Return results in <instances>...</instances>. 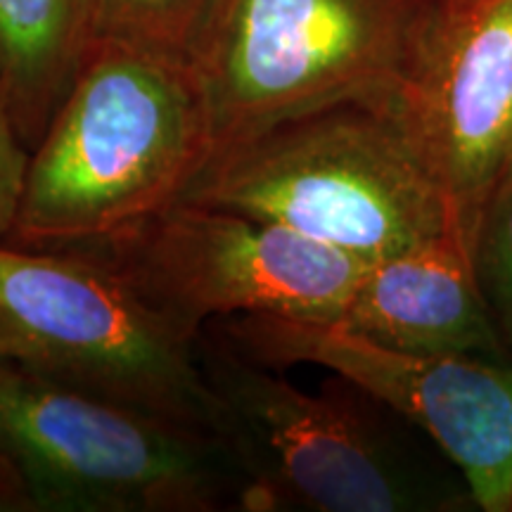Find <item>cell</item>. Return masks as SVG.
Returning a JSON list of instances; mask_svg holds the SVG:
<instances>
[{
	"instance_id": "cell-9",
	"label": "cell",
	"mask_w": 512,
	"mask_h": 512,
	"mask_svg": "<svg viewBox=\"0 0 512 512\" xmlns=\"http://www.w3.org/2000/svg\"><path fill=\"white\" fill-rule=\"evenodd\" d=\"M470 242L512 174V0H444L389 105Z\"/></svg>"
},
{
	"instance_id": "cell-11",
	"label": "cell",
	"mask_w": 512,
	"mask_h": 512,
	"mask_svg": "<svg viewBox=\"0 0 512 512\" xmlns=\"http://www.w3.org/2000/svg\"><path fill=\"white\" fill-rule=\"evenodd\" d=\"M95 41V0H0V86L31 150L46 136Z\"/></svg>"
},
{
	"instance_id": "cell-2",
	"label": "cell",
	"mask_w": 512,
	"mask_h": 512,
	"mask_svg": "<svg viewBox=\"0 0 512 512\" xmlns=\"http://www.w3.org/2000/svg\"><path fill=\"white\" fill-rule=\"evenodd\" d=\"M204 377L216 432L249 486V510L456 512L477 508L465 479L415 451L380 401L339 377L309 394L204 325Z\"/></svg>"
},
{
	"instance_id": "cell-3",
	"label": "cell",
	"mask_w": 512,
	"mask_h": 512,
	"mask_svg": "<svg viewBox=\"0 0 512 512\" xmlns=\"http://www.w3.org/2000/svg\"><path fill=\"white\" fill-rule=\"evenodd\" d=\"M181 200L242 211L366 264L458 228L389 105L344 102L216 152Z\"/></svg>"
},
{
	"instance_id": "cell-1",
	"label": "cell",
	"mask_w": 512,
	"mask_h": 512,
	"mask_svg": "<svg viewBox=\"0 0 512 512\" xmlns=\"http://www.w3.org/2000/svg\"><path fill=\"white\" fill-rule=\"evenodd\" d=\"M214 155L188 60L95 41L31 150L8 245L74 249L114 238L181 200Z\"/></svg>"
},
{
	"instance_id": "cell-4",
	"label": "cell",
	"mask_w": 512,
	"mask_h": 512,
	"mask_svg": "<svg viewBox=\"0 0 512 512\" xmlns=\"http://www.w3.org/2000/svg\"><path fill=\"white\" fill-rule=\"evenodd\" d=\"M441 5L444 0H219L190 57L214 155L325 107L392 105Z\"/></svg>"
},
{
	"instance_id": "cell-6",
	"label": "cell",
	"mask_w": 512,
	"mask_h": 512,
	"mask_svg": "<svg viewBox=\"0 0 512 512\" xmlns=\"http://www.w3.org/2000/svg\"><path fill=\"white\" fill-rule=\"evenodd\" d=\"M197 342L93 256L0 242L3 361L219 437Z\"/></svg>"
},
{
	"instance_id": "cell-15",
	"label": "cell",
	"mask_w": 512,
	"mask_h": 512,
	"mask_svg": "<svg viewBox=\"0 0 512 512\" xmlns=\"http://www.w3.org/2000/svg\"><path fill=\"white\" fill-rule=\"evenodd\" d=\"M0 510H22V501H19V491L15 479L0 463Z\"/></svg>"
},
{
	"instance_id": "cell-13",
	"label": "cell",
	"mask_w": 512,
	"mask_h": 512,
	"mask_svg": "<svg viewBox=\"0 0 512 512\" xmlns=\"http://www.w3.org/2000/svg\"><path fill=\"white\" fill-rule=\"evenodd\" d=\"M470 252L486 309L512 361V174L479 216Z\"/></svg>"
},
{
	"instance_id": "cell-7",
	"label": "cell",
	"mask_w": 512,
	"mask_h": 512,
	"mask_svg": "<svg viewBox=\"0 0 512 512\" xmlns=\"http://www.w3.org/2000/svg\"><path fill=\"white\" fill-rule=\"evenodd\" d=\"M74 249L112 268L190 335L223 316L337 325L368 268L283 223L188 200Z\"/></svg>"
},
{
	"instance_id": "cell-14",
	"label": "cell",
	"mask_w": 512,
	"mask_h": 512,
	"mask_svg": "<svg viewBox=\"0 0 512 512\" xmlns=\"http://www.w3.org/2000/svg\"><path fill=\"white\" fill-rule=\"evenodd\" d=\"M29 159L27 145L19 138L12 119L10 98L0 86V242L8 240L15 228L24 185H27Z\"/></svg>"
},
{
	"instance_id": "cell-10",
	"label": "cell",
	"mask_w": 512,
	"mask_h": 512,
	"mask_svg": "<svg viewBox=\"0 0 512 512\" xmlns=\"http://www.w3.org/2000/svg\"><path fill=\"white\" fill-rule=\"evenodd\" d=\"M337 325L406 354L510 361L458 228L368 264Z\"/></svg>"
},
{
	"instance_id": "cell-8",
	"label": "cell",
	"mask_w": 512,
	"mask_h": 512,
	"mask_svg": "<svg viewBox=\"0 0 512 512\" xmlns=\"http://www.w3.org/2000/svg\"><path fill=\"white\" fill-rule=\"evenodd\" d=\"M264 366H320L425 432L484 512L512 510V363L394 351L339 325L238 316L219 325Z\"/></svg>"
},
{
	"instance_id": "cell-12",
	"label": "cell",
	"mask_w": 512,
	"mask_h": 512,
	"mask_svg": "<svg viewBox=\"0 0 512 512\" xmlns=\"http://www.w3.org/2000/svg\"><path fill=\"white\" fill-rule=\"evenodd\" d=\"M219 0H95L98 41L188 60Z\"/></svg>"
},
{
	"instance_id": "cell-5",
	"label": "cell",
	"mask_w": 512,
	"mask_h": 512,
	"mask_svg": "<svg viewBox=\"0 0 512 512\" xmlns=\"http://www.w3.org/2000/svg\"><path fill=\"white\" fill-rule=\"evenodd\" d=\"M0 463L24 512L249 510L247 479L219 437L3 358Z\"/></svg>"
}]
</instances>
